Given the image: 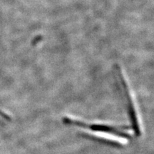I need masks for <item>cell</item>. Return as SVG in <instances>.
<instances>
[{"instance_id": "6da1fadb", "label": "cell", "mask_w": 154, "mask_h": 154, "mask_svg": "<svg viewBox=\"0 0 154 154\" xmlns=\"http://www.w3.org/2000/svg\"><path fill=\"white\" fill-rule=\"evenodd\" d=\"M85 133L95 138L112 142L113 143H117L119 145H126L128 143V140L126 138L110 134V133L103 132L102 131H86Z\"/></svg>"}]
</instances>
